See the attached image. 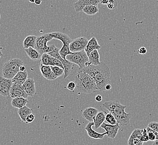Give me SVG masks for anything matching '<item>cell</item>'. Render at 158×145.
I'll return each mask as SVG.
<instances>
[{"mask_svg":"<svg viewBox=\"0 0 158 145\" xmlns=\"http://www.w3.org/2000/svg\"><path fill=\"white\" fill-rule=\"evenodd\" d=\"M95 100H96L97 102H102V100H103V98H102V96L101 95L98 94V95H97V96H95Z\"/></svg>","mask_w":158,"mask_h":145,"instance_id":"obj_38","label":"cell"},{"mask_svg":"<svg viewBox=\"0 0 158 145\" xmlns=\"http://www.w3.org/2000/svg\"><path fill=\"white\" fill-rule=\"evenodd\" d=\"M12 84L11 80L0 76V94L3 97L9 96Z\"/></svg>","mask_w":158,"mask_h":145,"instance_id":"obj_9","label":"cell"},{"mask_svg":"<svg viewBox=\"0 0 158 145\" xmlns=\"http://www.w3.org/2000/svg\"><path fill=\"white\" fill-rule=\"evenodd\" d=\"M24 62L19 58H14L6 61L2 67V76L10 80L20 72V67L23 65Z\"/></svg>","mask_w":158,"mask_h":145,"instance_id":"obj_4","label":"cell"},{"mask_svg":"<svg viewBox=\"0 0 158 145\" xmlns=\"http://www.w3.org/2000/svg\"><path fill=\"white\" fill-rule=\"evenodd\" d=\"M99 1H100V3H102V5H107V4L109 2V0H99Z\"/></svg>","mask_w":158,"mask_h":145,"instance_id":"obj_39","label":"cell"},{"mask_svg":"<svg viewBox=\"0 0 158 145\" xmlns=\"http://www.w3.org/2000/svg\"><path fill=\"white\" fill-rule=\"evenodd\" d=\"M99 3V0H79L74 3L73 7L76 12H82V10L86 6L88 5L98 6Z\"/></svg>","mask_w":158,"mask_h":145,"instance_id":"obj_12","label":"cell"},{"mask_svg":"<svg viewBox=\"0 0 158 145\" xmlns=\"http://www.w3.org/2000/svg\"><path fill=\"white\" fill-rule=\"evenodd\" d=\"M106 121L111 125H116V124H118L116 121V118H114V117L113 116L112 114L110 112L109 113H106Z\"/></svg>","mask_w":158,"mask_h":145,"instance_id":"obj_29","label":"cell"},{"mask_svg":"<svg viewBox=\"0 0 158 145\" xmlns=\"http://www.w3.org/2000/svg\"><path fill=\"white\" fill-rule=\"evenodd\" d=\"M143 129H135L133 131V132H132L131 135L130 136V138H136V139H140V138L142 135L143 133Z\"/></svg>","mask_w":158,"mask_h":145,"instance_id":"obj_30","label":"cell"},{"mask_svg":"<svg viewBox=\"0 0 158 145\" xmlns=\"http://www.w3.org/2000/svg\"><path fill=\"white\" fill-rule=\"evenodd\" d=\"M35 116L33 113H31V115H29L28 116H27V118H26V123H32L34 121V120H35Z\"/></svg>","mask_w":158,"mask_h":145,"instance_id":"obj_35","label":"cell"},{"mask_svg":"<svg viewBox=\"0 0 158 145\" xmlns=\"http://www.w3.org/2000/svg\"><path fill=\"white\" fill-rule=\"evenodd\" d=\"M29 2H31V3H35V1H31V0H29Z\"/></svg>","mask_w":158,"mask_h":145,"instance_id":"obj_45","label":"cell"},{"mask_svg":"<svg viewBox=\"0 0 158 145\" xmlns=\"http://www.w3.org/2000/svg\"><path fill=\"white\" fill-rule=\"evenodd\" d=\"M101 127L105 130V132L106 133V135L108 138L114 139L116 138L118 134L120 126L118 124L116 125L106 124L104 122L102 124Z\"/></svg>","mask_w":158,"mask_h":145,"instance_id":"obj_10","label":"cell"},{"mask_svg":"<svg viewBox=\"0 0 158 145\" xmlns=\"http://www.w3.org/2000/svg\"><path fill=\"white\" fill-rule=\"evenodd\" d=\"M82 12L85 13L87 15H95L99 12V9L98 6L88 5L84 8V9L82 10Z\"/></svg>","mask_w":158,"mask_h":145,"instance_id":"obj_25","label":"cell"},{"mask_svg":"<svg viewBox=\"0 0 158 145\" xmlns=\"http://www.w3.org/2000/svg\"><path fill=\"white\" fill-rule=\"evenodd\" d=\"M25 52L27 53L28 57H29L31 60L34 61L40 60L42 55L35 49L29 48L27 49H25Z\"/></svg>","mask_w":158,"mask_h":145,"instance_id":"obj_24","label":"cell"},{"mask_svg":"<svg viewBox=\"0 0 158 145\" xmlns=\"http://www.w3.org/2000/svg\"><path fill=\"white\" fill-rule=\"evenodd\" d=\"M117 6V2L115 0H109V2L107 4V7L110 10L114 9Z\"/></svg>","mask_w":158,"mask_h":145,"instance_id":"obj_33","label":"cell"},{"mask_svg":"<svg viewBox=\"0 0 158 145\" xmlns=\"http://www.w3.org/2000/svg\"><path fill=\"white\" fill-rule=\"evenodd\" d=\"M75 83L77 91L82 93H91L98 90L94 79L90 75L83 72H77L75 77Z\"/></svg>","mask_w":158,"mask_h":145,"instance_id":"obj_3","label":"cell"},{"mask_svg":"<svg viewBox=\"0 0 158 145\" xmlns=\"http://www.w3.org/2000/svg\"><path fill=\"white\" fill-rule=\"evenodd\" d=\"M146 129L148 132L149 141H152V142H155V141L158 140V132H156L154 130L151 129L149 127H147Z\"/></svg>","mask_w":158,"mask_h":145,"instance_id":"obj_27","label":"cell"},{"mask_svg":"<svg viewBox=\"0 0 158 145\" xmlns=\"http://www.w3.org/2000/svg\"><path fill=\"white\" fill-rule=\"evenodd\" d=\"M98 109L94 107H88L85 108L82 113V116L83 118H85L89 122H93L94 118L98 113Z\"/></svg>","mask_w":158,"mask_h":145,"instance_id":"obj_16","label":"cell"},{"mask_svg":"<svg viewBox=\"0 0 158 145\" xmlns=\"http://www.w3.org/2000/svg\"><path fill=\"white\" fill-rule=\"evenodd\" d=\"M111 88H112L111 85L107 84L105 87V89H106V91H110L111 89Z\"/></svg>","mask_w":158,"mask_h":145,"instance_id":"obj_40","label":"cell"},{"mask_svg":"<svg viewBox=\"0 0 158 145\" xmlns=\"http://www.w3.org/2000/svg\"><path fill=\"white\" fill-rule=\"evenodd\" d=\"M128 145H143V142L139 139L129 137Z\"/></svg>","mask_w":158,"mask_h":145,"instance_id":"obj_31","label":"cell"},{"mask_svg":"<svg viewBox=\"0 0 158 145\" xmlns=\"http://www.w3.org/2000/svg\"><path fill=\"white\" fill-rule=\"evenodd\" d=\"M40 69L43 76L46 79L48 80H53L57 79L52 72L51 66H45L40 64Z\"/></svg>","mask_w":158,"mask_h":145,"instance_id":"obj_15","label":"cell"},{"mask_svg":"<svg viewBox=\"0 0 158 145\" xmlns=\"http://www.w3.org/2000/svg\"><path fill=\"white\" fill-rule=\"evenodd\" d=\"M101 48L102 47L99 44L96 37H93L89 40L88 43L85 49V52H86V54L88 57L89 54L91 53V52H93V50H98Z\"/></svg>","mask_w":158,"mask_h":145,"instance_id":"obj_17","label":"cell"},{"mask_svg":"<svg viewBox=\"0 0 158 145\" xmlns=\"http://www.w3.org/2000/svg\"><path fill=\"white\" fill-rule=\"evenodd\" d=\"M33 113V110L27 106H24L21 108L19 109L18 111L19 117L23 122H26V118L29 115Z\"/></svg>","mask_w":158,"mask_h":145,"instance_id":"obj_22","label":"cell"},{"mask_svg":"<svg viewBox=\"0 0 158 145\" xmlns=\"http://www.w3.org/2000/svg\"><path fill=\"white\" fill-rule=\"evenodd\" d=\"M10 96L12 99L16 97H24L27 99V95L23 88L22 85L13 83L10 89Z\"/></svg>","mask_w":158,"mask_h":145,"instance_id":"obj_11","label":"cell"},{"mask_svg":"<svg viewBox=\"0 0 158 145\" xmlns=\"http://www.w3.org/2000/svg\"><path fill=\"white\" fill-rule=\"evenodd\" d=\"M66 60L71 63L77 64L79 67V70H81L85 68V64L88 62L89 57L84 50L67 55Z\"/></svg>","mask_w":158,"mask_h":145,"instance_id":"obj_7","label":"cell"},{"mask_svg":"<svg viewBox=\"0 0 158 145\" xmlns=\"http://www.w3.org/2000/svg\"><path fill=\"white\" fill-rule=\"evenodd\" d=\"M78 72H83L91 76L94 79L98 90L100 92L106 91L105 87L107 84H110V71L109 67L103 62L99 65H93L85 67Z\"/></svg>","mask_w":158,"mask_h":145,"instance_id":"obj_1","label":"cell"},{"mask_svg":"<svg viewBox=\"0 0 158 145\" xmlns=\"http://www.w3.org/2000/svg\"><path fill=\"white\" fill-rule=\"evenodd\" d=\"M152 145H158V140L155 141V142H154Z\"/></svg>","mask_w":158,"mask_h":145,"instance_id":"obj_44","label":"cell"},{"mask_svg":"<svg viewBox=\"0 0 158 145\" xmlns=\"http://www.w3.org/2000/svg\"><path fill=\"white\" fill-rule=\"evenodd\" d=\"M106 113L104 111H100L98 112L97 115L95 117L93 120V122L94 124L95 128L96 130L98 129L99 127H101L102 124H103L104 122L106 121Z\"/></svg>","mask_w":158,"mask_h":145,"instance_id":"obj_18","label":"cell"},{"mask_svg":"<svg viewBox=\"0 0 158 145\" xmlns=\"http://www.w3.org/2000/svg\"><path fill=\"white\" fill-rule=\"evenodd\" d=\"M140 140L143 142H148L149 141V137H148V132L146 131V128L143 129V133L141 137L140 138Z\"/></svg>","mask_w":158,"mask_h":145,"instance_id":"obj_32","label":"cell"},{"mask_svg":"<svg viewBox=\"0 0 158 145\" xmlns=\"http://www.w3.org/2000/svg\"><path fill=\"white\" fill-rule=\"evenodd\" d=\"M49 34L53 39H55L59 40L62 42L63 46L60 50V54L63 59L67 61L66 57L67 55L73 54V53L70 52V49H69L70 43L73 40L71 39L70 36L67 34L62 33L61 32H53V33H49Z\"/></svg>","mask_w":158,"mask_h":145,"instance_id":"obj_5","label":"cell"},{"mask_svg":"<svg viewBox=\"0 0 158 145\" xmlns=\"http://www.w3.org/2000/svg\"><path fill=\"white\" fill-rule=\"evenodd\" d=\"M2 48L0 46V59L2 57H3V53L2 52Z\"/></svg>","mask_w":158,"mask_h":145,"instance_id":"obj_43","label":"cell"},{"mask_svg":"<svg viewBox=\"0 0 158 145\" xmlns=\"http://www.w3.org/2000/svg\"><path fill=\"white\" fill-rule=\"evenodd\" d=\"M76 87V84L75 82H70L67 84V88L69 91H73Z\"/></svg>","mask_w":158,"mask_h":145,"instance_id":"obj_36","label":"cell"},{"mask_svg":"<svg viewBox=\"0 0 158 145\" xmlns=\"http://www.w3.org/2000/svg\"><path fill=\"white\" fill-rule=\"evenodd\" d=\"M19 70H20V72H25L26 71V68H25V67L24 65H22V66L20 67Z\"/></svg>","mask_w":158,"mask_h":145,"instance_id":"obj_41","label":"cell"},{"mask_svg":"<svg viewBox=\"0 0 158 145\" xmlns=\"http://www.w3.org/2000/svg\"><path fill=\"white\" fill-rule=\"evenodd\" d=\"M148 127H149L152 130H154L158 133V122H152L149 123Z\"/></svg>","mask_w":158,"mask_h":145,"instance_id":"obj_34","label":"cell"},{"mask_svg":"<svg viewBox=\"0 0 158 145\" xmlns=\"http://www.w3.org/2000/svg\"><path fill=\"white\" fill-rule=\"evenodd\" d=\"M94 122H89L88 124L86 126L85 130L87 132V134L90 138L93 139H103L105 135H106V133H101L96 132L95 130L93 129V126H94Z\"/></svg>","mask_w":158,"mask_h":145,"instance_id":"obj_14","label":"cell"},{"mask_svg":"<svg viewBox=\"0 0 158 145\" xmlns=\"http://www.w3.org/2000/svg\"><path fill=\"white\" fill-rule=\"evenodd\" d=\"M27 103H29V100L27 98H25L24 97H16L12 99L11 106L19 109L26 106Z\"/></svg>","mask_w":158,"mask_h":145,"instance_id":"obj_21","label":"cell"},{"mask_svg":"<svg viewBox=\"0 0 158 145\" xmlns=\"http://www.w3.org/2000/svg\"><path fill=\"white\" fill-rule=\"evenodd\" d=\"M37 36L35 35H29L25 37L23 41V47L25 49L32 48L35 49L36 45Z\"/></svg>","mask_w":158,"mask_h":145,"instance_id":"obj_20","label":"cell"},{"mask_svg":"<svg viewBox=\"0 0 158 145\" xmlns=\"http://www.w3.org/2000/svg\"><path fill=\"white\" fill-rule=\"evenodd\" d=\"M102 107L108 109L116 118L119 125L126 126L130 122L131 113L125 112L127 106L122 104L118 100H112L104 103Z\"/></svg>","mask_w":158,"mask_h":145,"instance_id":"obj_2","label":"cell"},{"mask_svg":"<svg viewBox=\"0 0 158 145\" xmlns=\"http://www.w3.org/2000/svg\"><path fill=\"white\" fill-rule=\"evenodd\" d=\"M27 78V71L25 72H19L17 73L14 78L12 79V83H15V84H19L22 85L26 82Z\"/></svg>","mask_w":158,"mask_h":145,"instance_id":"obj_19","label":"cell"},{"mask_svg":"<svg viewBox=\"0 0 158 145\" xmlns=\"http://www.w3.org/2000/svg\"><path fill=\"white\" fill-rule=\"evenodd\" d=\"M52 37L50 36L49 33H44L41 35H38L37 36V41H36V45L35 49L38 52L40 53V55L49 53L52 52L53 49L55 48V45H51L48 46L47 43L48 41H51Z\"/></svg>","mask_w":158,"mask_h":145,"instance_id":"obj_6","label":"cell"},{"mask_svg":"<svg viewBox=\"0 0 158 145\" xmlns=\"http://www.w3.org/2000/svg\"><path fill=\"white\" fill-rule=\"evenodd\" d=\"M138 53L141 55L146 54L147 53V49H146L145 47H141L139 50H138Z\"/></svg>","mask_w":158,"mask_h":145,"instance_id":"obj_37","label":"cell"},{"mask_svg":"<svg viewBox=\"0 0 158 145\" xmlns=\"http://www.w3.org/2000/svg\"><path fill=\"white\" fill-rule=\"evenodd\" d=\"M89 61L93 65H99L101 64L100 61V55L97 50H93L88 56Z\"/></svg>","mask_w":158,"mask_h":145,"instance_id":"obj_23","label":"cell"},{"mask_svg":"<svg viewBox=\"0 0 158 145\" xmlns=\"http://www.w3.org/2000/svg\"><path fill=\"white\" fill-rule=\"evenodd\" d=\"M0 26H1V15H0Z\"/></svg>","mask_w":158,"mask_h":145,"instance_id":"obj_46","label":"cell"},{"mask_svg":"<svg viewBox=\"0 0 158 145\" xmlns=\"http://www.w3.org/2000/svg\"><path fill=\"white\" fill-rule=\"evenodd\" d=\"M40 64L45 66H54L52 62V57L47 53L42 55L40 58Z\"/></svg>","mask_w":158,"mask_h":145,"instance_id":"obj_26","label":"cell"},{"mask_svg":"<svg viewBox=\"0 0 158 145\" xmlns=\"http://www.w3.org/2000/svg\"><path fill=\"white\" fill-rule=\"evenodd\" d=\"M23 88L27 94V96L33 97L35 94V85L33 79L27 78L26 82L23 84Z\"/></svg>","mask_w":158,"mask_h":145,"instance_id":"obj_13","label":"cell"},{"mask_svg":"<svg viewBox=\"0 0 158 145\" xmlns=\"http://www.w3.org/2000/svg\"><path fill=\"white\" fill-rule=\"evenodd\" d=\"M51 68L52 72L57 78L61 76H62L64 74V70L60 67L51 66Z\"/></svg>","mask_w":158,"mask_h":145,"instance_id":"obj_28","label":"cell"},{"mask_svg":"<svg viewBox=\"0 0 158 145\" xmlns=\"http://www.w3.org/2000/svg\"><path fill=\"white\" fill-rule=\"evenodd\" d=\"M42 3V1L41 0H35V3L36 5H40Z\"/></svg>","mask_w":158,"mask_h":145,"instance_id":"obj_42","label":"cell"},{"mask_svg":"<svg viewBox=\"0 0 158 145\" xmlns=\"http://www.w3.org/2000/svg\"><path fill=\"white\" fill-rule=\"evenodd\" d=\"M89 40L84 36L73 40L69 46L70 52L75 53L85 50Z\"/></svg>","mask_w":158,"mask_h":145,"instance_id":"obj_8","label":"cell"}]
</instances>
